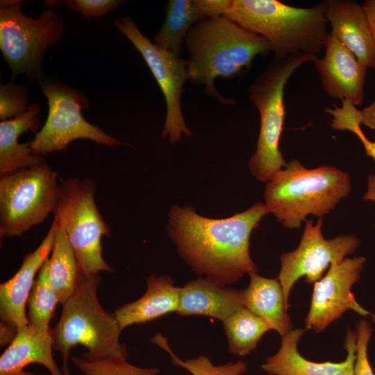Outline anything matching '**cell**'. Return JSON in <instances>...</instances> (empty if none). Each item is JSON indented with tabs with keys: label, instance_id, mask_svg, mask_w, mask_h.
I'll list each match as a JSON object with an SVG mask.
<instances>
[{
	"label": "cell",
	"instance_id": "19",
	"mask_svg": "<svg viewBox=\"0 0 375 375\" xmlns=\"http://www.w3.org/2000/svg\"><path fill=\"white\" fill-rule=\"evenodd\" d=\"M53 349L50 331L29 324L22 327L0 357V375H38L24 370L32 363L42 365L51 375H64L53 358Z\"/></svg>",
	"mask_w": 375,
	"mask_h": 375
},
{
	"label": "cell",
	"instance_id": "32",
	"mask_svg": "<svg viewBox=\"0 0 375 375\" xmlns=\"http://www.w3.org/2000/svg\"><path fill=\"white\" fill-rule=\"evenodd\" d=\"M232 0H195L201 20L224 16Z\"/></svg>",
	"mask_w": 375,
	"mask_h": 375
},
{
	"label": "cell",
	"instance_id": "23",
	"mask_svg": "<svg viewBox=\"0 0 375 375\" xmlns=\"http://www.w3.org/2000/svg\"><path fill=\"white\" fill-rule=\"evenodd\" d=\"M48 266L49 283L56 291L59 302L63 304L74 292L81 272L65 230L58 222Z\"/></svg>",
	"mask_w": 375,
	"mask_h": 375
},
{
	"label": "cell",
	"instance_id": "36",
	"mask_svg": "<svg viewBox=\"0 0 375 375\" xmlns=\"http://www.w3.org/2000/svg\"><path fill=\"white\" fill-rule=\"evenodd\" d=\"M0 331L1 346H6L7 344L9 345L13 341L17 335L18 329L1 322Z\"/></svg>",
	"mask_w": 375,
	"mask_h": 375
},
{
	"label": "cell",
	"instance_id": "12",
	"mask_svg": "<svg viewBox=\"0 0 375 375\" xmlns=\"http://www.w3.org/2000/svg\"><path fill=\"white\" fill-rule=\"evenodd\" d=\"M306 224L298 247L281 256V269L278 276L285 308H290L289 297L297 281L305 277L308 284L319 281L331 264L340 262L353 253L360 241L354 235H341L333 239H325L322 235L323 218L306 220Z\"/></svg>",
	"mask_w": 375,
	"mask_h": 375
},
{
	"label": "cell",
	"instance_id": "21",
	"mask_svg": "<svg viewBox=\"0 0 375 375\" xmlns=\"http://www.w3.org/2000/svg\"><path fill=\"white\" fill-rule=\"evenodd\" d=\"M38 103H31L22 115L0 122V175L45 162L42 156L35 155L30 142L20 144L19 136L28 131L35 133L40 125ZM37 133V132H36Z\"/></svg>",
	"mask_w": 375,
	"mask_h": 375
},
{
	"label": "cell",
	"instance_id": "30",
	"mask_svg": "<svg viewBox=\"0 0 375 375\" xmlns=\"http://www.w3.org/2000/svg\"><path fill=\"white\" fill-rule=\"evenodd\" d=\"M372 331L369 323L365 319L358 321L356 330V358L353 375H375L367 353Z\"/></svg>",
	"mask_w": 375,
	"mask_h": 375
},
{
	"label": "cell",
	"instance_id": "7",
	"mask_svg": "<svg viewBox=\"0 0 375 375\" xmlns=\"http://www.w3.org/2000/svg\"><path fill=\"white\" fill-rule=\"evenodd\" d=\"M97 184L90 178L60 180L54 219L63 227L84 275L115 270L105 261L101 240L111 229L95 203Z\"/></svg>",
	"mask_w": 375,
	"mask_h": 375
},
{
	"label": "cell",
	"instance_id": "13",
	"mask_svg": "<svg viewBox=\"0 0 375 375\" xmlns=\"http://www.w3.org/2000/svg\"><path fill=\"white\" fill-rule=\"evenodd\" d=\"M365 262V258L360 256L334 262L327 273L314 283L310 309L305 319L307 329L321 332L349 310L362 316L371 315L356 301L351 292L353 285L360 277Z\"/></svg>",
	"mask_w": 375,
	"mask_h": 375
},
{
	"label": "cell",
	"instance_id": "16",
	"mask_svg": "<svg viewBox=\"0 0 375 375\" xmlns=\"http://www.w3.org/2000/svg\"><path fill=\"white\" fill-rule=\"evenodd\" d=\"M304 329H292L281 336V344L274 355L267 358L262 369L269 375H353L356 358V331L348 328L344 348L347 355L340 362H318L303 358L297 344Z\"/></svg>",
	"mask_w": 375,
	"mask_h": 375
},
{
	"label": "cell",
	"instance_id": "3",
	"mask_svg": "<svg viewBox=\"0 0 375 375\" xmlns=\"http://www.w3.org/2000/svg\"><path fill=\"white\" fill-rule=\"evenodd\" d=\"M224 16L265 38L279 59L298 53L317 56L330 33L324 1L299 8L278 0H232Z\"/></svg>",
	"mask_w": 375,
	"mask_h": 375
},
{
	"label": "cell",
	"instance_id": "10",
	"mask_svg": "<svg viewBox=\"0 0 375 375\" xmlns=\"http://www.w3.org/2000/svg\"><path fill=\"white\" fill-rule=\"evenodd\" d=\"M40 85L47 99L49 111L42 128L30 141L35 155L42 156L63 151L78 139L108 146L123 144L85 119L82 110L90 103L83 93L50 80L41 81Z\"/></svg>",
	"mask_w": 375,
	"mask_h": 375
},
{
	"label": "cell",
	"instance_id": "9",
	"mask_svg": "<svg viewBox=\"0 0 375 375\" xmlns=\"http://www.w3.org/2000/svg\"><path fill=\"white\" fill-rule=\"evenodd\" d=\"M22 3L1 1L0 50L12 78L25 74L41 81L44 54L62 38L65 26L53 8H47L38 18H31L22 12Z\"/></svg>",
	"mask_w": 375,
	"mask_h": 375
},
{
	"label": "cell",
	"instance_id": "35",
	"mask_svg": "<svg viewBox=\"0 0 375 375\" xmlns=\"http://www.w3.org/2000/svg\"><path fill=\"white\" fill-rule=\"evenodd\" d=\"M375 45V0H366L362 4Z\"/></svg>",
	"mask_w": 375,
	"mask_h": 375
},
{
	"label": "cell",
	"instance_id": "8",
	"mask_svg": "<svg viewBox=\"0 0 375 375\" xmlns=\"http://www.w3.org/2000/svg\"><path fill=\"white\" fill-rule=\"evenodd\" d=\"M58 174L46 162L0 177V238L21 237L57 207Z\"/></svg>",
	"mask_w": 375,
	"mask_h": 375
},
{
	"label": "cell",
	"instance_id": "28",
	"mask_svg": "<svg viewBox=\"0 0 375 375\" xmlns=\"http://www.w3.org/2000/svg\"><path fill=\"white\" fill-rule=\"evenodd\" d=\"M71 360L85 375H158L160 373L157 367H140L118 358L88 360L73 356Z\"/></svg>",
	"mask_w": 375,
	"mask_h": 375
},
{
	"label": "cell",
	"instance_id": "26",
	"mask_svg": "<svg viewBox=\"0 0 375 375\" xmlns=\"http://www.w3.org/2000/svg\"><path fill=\"white\" fill-rule=\"evenodd\" d=\"M48 272L47 259L38 274L27 302L28 324L44 332L50 331L51 319L60 303L49 283Z\"/></svg>",
	"mask_w": 375,
	"mask_h": 375
},
{
	"label": "cell",
	"instance_id": "38",
	"mask_svg": "<svg viewBox=\"0 0 375 375\" xmlns=\"http://www.w3.org/2000/svg\"><path fill=\"white\" fill-rule=\"evenodd\" d=\"M45 3L47 6V8H53L54 7L62 5L63 3H65V1H45Z\"/></svg>",
	"mask_w": 375,
	"mask_h": 375
},
{
	"label": "cell",
	"instance_id": "18",
	"mask_svg": "<svg viewBox=\"0 0 375 375\" xmlns=\"http://www.w3.org/2000/svg\"><path fill=\"white\" fill-rule=\"evenodd\" d=\"M242 307H244L243 290L200 277L181 288L176 313L181 316H206L224 322Z\"/></svg>",
	"mask_w": 375,
	"mask_h": 375
},
{
	"label": "cell",
	"instance_id": "24",
	"mask_svg": "<svg viewBox=\"0 0 375 375\" xmlns=\"http://www.w3.org/2000/svg\"><path fill=\"white\" fill-rule=\"evenodd\" d=\"M199 21L195 0H171L167 5L165 20L154 37L153 43L180 57L187 34Z\"/></svg>",
	"mask_w": 375,
	"mask_h": 375
},
{
	"label": "cell",
	"instance_id": "33",
	"mask_svg": "<svg viewBox=\"0 0 375 375\" xmlns=\"http://www.w3.org/2000/svg\"><path fill=\"white\" fill-rule=\"evenodd\" d=\"M353 115L360 125L375 130V101L362 110L353 106Z\"/></svg>",
	"mask_w": 375,
	"mask_h": 375
},
{
	"label": "cell",
	"instance_id": "37",
	"mask_svg": "<svg viewBox=\"0 0 375 375\" xmlns=\"http://www.w3.org/2000/svg\"><path fill=\"white\" fill-rule=\"evenodd\" d=\"M363 199L375 203V175L374 174H370L367 178V190L363 197Z\"/></svg>",
	"mask_w": 375,
	"mask_h": 375
},
{
	"label": "cell",
	"instance_id": "1",
	"mask_svg": "<svg viewBox=\"0 0 375 375\" xmlns=\"http://www.w3.org/2000/svg\"><path fill=\"white\" fill-rule=\"evenodd\" d=\"M269 214L263 203L222 219L198 214L190 206H172L167 231L181 257L192 271L221 285L256 273L250 256V237Z\"/></svg>",
	"mask_w": 375,
	"mask_h": 375
},
{
	"label": "cell",
	"instance_id": "2",
	"mask_svg": "<svg viewBox=\"0 0 375 375\" xmlns=\"http://www.w3.org/2000/svg\"><path fill=\"white\" fill-rule=\"evenodd\" d=\"M189 53L188 79L203 85L206 95L223 104H233L232 99L222 96L215 87L218 77L226 79L244 75L258 56L272 51L263 37L242 28L225 16L207 18L195 23L185 40Z\"/></svg>",
	"mask_w": 375,
	"mask_h": 375
},
{
	"label": "cell",
	"instance_id": "22",
	"mask_svg": "<svg viewBox=\"0 0 375 375\" xmlns=\"http://www.w3.org/2000/svg\"><path fill=\"white\" fill-rule=\"evenodd\" d=\"M250 282L244 290V307L261 317L283 336L292 330L282 288L277 278L251 274Z\"/></svg>",
	"mask_w": 375,
	"mask_h": 375
},
{
	"label": "cell",
	"instance_id": "17",
	"mask_svg": "<svg viewBox=\"0 0 375 375\" xmlns=\"http://www.w3.org/2000/svg\"><path fill=\"white\" fill-rule=\"evenodd\" d=\"M330 33L367 68L375 69V45L362 5L352 0H326Z\"/></svg>",
	"mask_w": 375,
	"mask_h": 375
},
{
	"label": "cell",
	"instance_id": "14",
	"mask_svg": "<svg viewBox=\"0 0 375 375\" xmlns=\"http://www.w3.org/2000/svg\"><path fill=\"white\" fill-rule=\"evenodd\" d=\"M324 92L331 98L362 104L367 67L331 33L321 58L314 62Z\"/></svg>",
	"mask_w": 375,
	"mask_h": 375
},
{
	"label": "cell",
	"instance_id": "34",
	"mask_svg": "<svg viewBox=\"0 0 375 375\" xmlns=\"http://www.w3.org/2000/svg\"><path fill=\"white\" fill-rule=\"evenodd\" d=\"M353 133L361 142L365 151V154L372 158L375 161V139L374 141L369 140L363 133L360 126H355L351 129Z\"/></svg>",
	"mask_w": 375,
	"mask_h": 375
},
{
	"label": "cell",
	"instance_id": "39",
	"mask_svg": "<svg viewBox=\"0 0 375 375\" xmlns=\"http://www.w3.org/2000/svg\"><path fill=\"white\" fill-rule=\"evenodd\" d=\"M371 315H372V318L373 322L375 323V315H372L371 314Z\"/></svg>",
	"mask_w": 375,
	"mask_h": 375
},
{
	"label": "cell",
	"instance_id": "27",
	"mask_svg": "<svg viewBox=\"0 0 375 375\" xmlns=\"http://www.w3.org/2000/svg\"><path fill=\"white\" fill-rule=\"evenodd\" d=\"M152 341L168 353L174 365L185 369L192 375H241L247 370V365L242 360L217 366L205 356L183 360L172 351L166 338L161 334H156Z\"/></svg>",
	"mask_w": 375,
	"mask_h": 375
},
{
	"label": "cell",
	"instance_id": "11",
	"mask_svg": "<svg viewBox=\"0 0 375 375\" xmlns=\"http://www.w3.org/2000/svg\"><path fill=\"white\" fill-rule=\"evenodd\" d=\"M115 25L140 53L163 94L166 117L162 137L176 144L182 135L192 136L181 108L183 87L188 79L186 60L157 47L141 33L131 17L117 19Z\"/></svg>",
	"mask_w": 375,
	"mask_h": 375
},
{
	"label": "cell",
	"instance_id": "5",
	"mask_svg": "<svg viewBox=\"0 0 375 375\" xmlns=\"http://www.w3.org/2000/svg\"><path fill=\"white\" fill-rule=\"evenodd\" d=\"M351 190L344 171L326 165L307 169L294 160L267 183L264 204L283 226L299 228L310 215L328 214Z\"/></svg>",
	"mask_w": 375,
	"mask_h": 375
},
{
	"label": "cell",
	"instance_id": "6",
	"mask_svg": "<svg viewBox=\"0 0 375 375\" xmlns=\"http://www.w3.org/2000/svg\"><path fill=\"white\" fill-rule=\"evenodd\" d=\"M318 57L298 53L274 58L249 87V97L260 116V130L255 152L248 165L252 176L267 183L287 163L279 150L286 115L285 88L293 73L303 64Z\"/></svg>",
	"mask_w": 375,
	"mask_h": 375
},
{
	"label": "cell",
	"instance_id": "20",
	"mask_svg": "<svg viewBox=\"0 0 375 375\" xmlns=\"http://www.w3.org/2000/svg\"><path fill=\"white\" fill-rule=\"evenodd\" d=\"M181 288L169 276L151 274L147 278V290L137 300L125 303L114 312L121 328L151 322L177 312Z\"/></svg>",
	"mask_w": 375,
	"mask_h": 375
},
{
	"label": "cell",
	"instance_id": "29",
	"mask_svg": "<svg viewBox=\"0 0 375 375\" xmlns=\"http://www.w3.org/2000/svg\"><path fill=\"white\" fill-rule=\"evenodd\" d=\"M27 99V89L24 85H16L12 82L1 84V120L10 119L24 114L28 107Z\"/></svg>",
	"mask_w": 375,
	"mask_h": 375
},
{
	"label": "cell",
	"instance_id": "31",
	"mask_svg": "<svg viewBox=\"0 0 375 375\" xmlns=\"http://www.w3.org/2000/svg\"><path fill=\"white\" fill-rule=\"evenodd\" d=\"M124 1L119 0H68L67 7L80 13L85 19L99 17L119 7Z\"/></svg>",
	"mask_w": 375,
	"mask_h": 375
},
{
	"label": "cell",
	"instance_id": "15",
	"mask_svg": "<svg viewBox=\"0 0 375 375\" xmlns=\"http://www.w3.org/2000/svg\"><path fill=\"white\" fill-rule=\"evenodd\" d=\"M57 222L53 219L40 245L28 253L18 271L0 285V317L1 322L19 329L28 324L26 306L37 273L49 258L56 235Z\"/></svg>",
	"mask_w": 375,
	"mask_h": 375
},
{
	"label": "cell",
	"instance_id": "4",
	"mask_svg": "<svg viewBox=\"0 0 375 375\" xmlns=\"http://www.w3.org/2000/svg\"><path fill=\"white\" fill-rule=\"evenodd\" d=\"M101 281L99 274L80 273L74 292L62 304L58 322L50 330L53 348L62 355L64 375H71L69 353L77 345L87 349L81 355L85 359H127L126 346L120 342L122 329L117 319L99 303L97 290Z\"/></svg>",
	"mask_w": 375,
	"mask_h": 375
},
{
	"label": "cell",
	"instance_id": "25",
	"mask_svg": "<svg viewBox=\"0 0 375 375\" xmlns=\"http://www.w3.org/2000/svg\"><path fill=\"white\" fill-rule=\"evenodd\" d=\"M223 323L228 351L240 356L255 349L262 335L271 330L265 320L246 307L235 311Z\"/></svg>",
	"mask_w": 375,
	"mask_h": 375
}]
</instances>
